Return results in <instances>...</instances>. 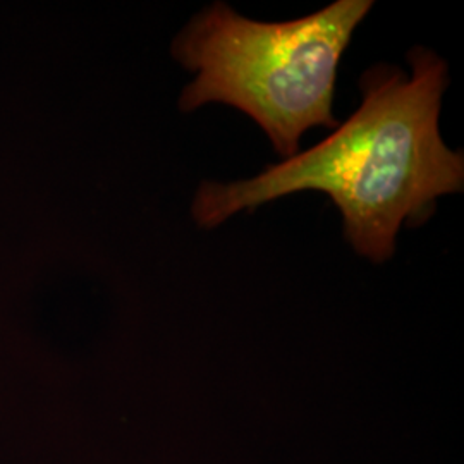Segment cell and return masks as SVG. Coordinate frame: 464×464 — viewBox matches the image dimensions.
<instances>
[{"label":"cell","mask_w":464,"mask_h":464,"mask_svg":"<svg viewBox=\"0 0 464 464\" xmlns=\"http://www.w3.org/2000/svg\"><path fill=\"white\" fill-rule=\"evenodd\" d=\"M372 0H337L310 16L262 23L227 4L203 9L174 40L172 53L195 72L184 112L226 103L251 117L282 159L299 153L304 131L335 130L337 67Z\"/></svg>","instance_id":"obj_2"},{"label":"cell","mask_w":464,"mask_h":464,"mask_svg":"<svg viewBox=\"0 0 464 464\" xmlns=\"http://www.w3.org/2000/svg\"><path fill=\"white\" fill-rule=\"evenodd\" d=\"M411 72L379 64L360 80L362 103L314 149L236 183H203L191 214L203 229L299 191L325 193L339 208L349 245L375 264L396 251L402 224L418 227L437 199L463 191V151L439 130L448 64L429 49L410 50Z\"/></svg>","instance_id":"obj_1"}]
</instances>
